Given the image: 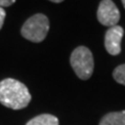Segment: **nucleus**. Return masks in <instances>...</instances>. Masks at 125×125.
Instances as JSON below:
<instances>
[{"label":"nucleus","instance_id":"nucleus-1","mask_svg":"<svg viewBox=\"0 0 125 125\" xmlns=\"http://www.w3.org/2000/svg\"><path fill=\"white\" fill-rule=\"evenodd\" d=\"M31 101L27 87L14 78H5L0 81V103L11 109L25 108Z\"/></svg>","mask_w":125,"mask_h":125},{"label":"nucleus","instance_id":"nucleus-2","mask_svg":"<svg viewBox=\"0 0 125 125\" xmlns=\"http://www.w3.org/2000/svg\"><path fill=\"white\" fill-rule=\"evenodd\" d=\"M70 64L80 79L87 80L92 76L94 71V57L88 47L79 46L74 49L70 56Z\"/></svg>","mask_w":125,"mask_h":125},{"label":"nucleus","instance_id":"nucleus-11","mask_svg":"<svg viewBox=\"0 0 125 125\" xmlns=\"http://www.w3.org/2000/svg\"><path fill=\"white\" fill-rule=\"evenodd\" d=\"M49 1L54 2V3H61V2H62V1H64V0H49Z\"/></svg>","mask_w":125,"mask_h":125},{"label":"nucleus","instance_id":"nucleus-12","mask_svg":"<svg viewBox=\"0 0 125 125\" xmlns=\"http://www.w3.org/2000/svg\"><path fill=\"white\" fill-rule=\"evenodd\" d=\"M122 1V4H123V6H124V9H125V0H121Z\"/></svg>","mask_w":125,"mask_h":125},{"label":"nucleus","instance_id":"nucleus-9","mask_svg":"<svg viewBox=\"0 0 125 125\" xmlns=\"http://www.w3.org/2000/svg\"><path fill=\"white\" fill-rule=\"evenodd\" d=\"M16 2V0H0V7H9L13 5Z\"/></svg>","mask_w":125,"mask_h":125},{"label":"nucleus","instance_id":"nucleus-3","mask_svg":"<svg viewBox=\"0 0 125 125\" xmlns=\"http://www.w3.org/2000/svg\"><path fill=\"white\" fill-rule=\"evenodd\" d=\"M49 31V20L44 14H36L27 19L21 28V34L26 40L40 43L45 40Z\"/></svg>","mask_w":125,"mask_h":125},{"label":"nucleus","instance_id":"nucleus-7","mask_svg":"<svg viewBox=\"0 0 125 125\" xmlns=\"http://www.w3.org/2000/svg\"><path fill=\"white\" fill-rule=\"evenodd\" d=\"M26 125H60V121L53 115L42 114L29 120Z\"/></svg>","mask_w":125,"mask_h":125},{"label":"nucleus","instance_id":"nucleus-8","mask_svg":"<svg viewBox=\"0 0 125 125\" xmlns=\"http://www.w3.org/2000/svg\"><path fill=\"white\" fill-rule=\"evenodd\" d=\"M113 77L118 83L125 85V64L118 66L113 72Z\"/></svg>","mask_w":125,"mask_h":125},{"label":"nucleus","instance_id":"nucleus-4","mask_svg":"<svg viewBox=\"0 0 125 125\" xmlns=\"http://www.w3.org/2000/svg\"><path fill=\"white\" fill-rule=\"evenodd\" d=\"M97 18L102 25L113 27L120 20V11L112 0H101L97 10Z\"/></svg>","mask_w":125,"mask_h":125},{"label":"nucleus","instance_id":"nucleus-10","mask_svg":"<svg viewBox=\"0 0 125 125\" xmlns=\"http://www.w3.org/2000/svg\"><path fill=\"white\" fill-rule=\"evenodd\" d=\"M5 10L4 9H2V7H0V29L2 28L3 26V23H4V20H5Z\"/></svg>","mask_w":125,"mask_h":125},{"label":"nucleus","instance_id":"nucleus-5","mask_svg":"<svg viewBox=\"0 0 125 125\" xmlns=\"http://www.w3.org/2000/svg\"><path fill=\"white\" fill-rule=\"evenodd\" d=\"M124 34L123 27L119 25L109 27L105 32L104 46L111 55H118L121 52V41Z\"/></svg>","mask_w":125,"mask_h":125},{"label":"nucleus","instance_id":"nucleus-6","mask_svg":"<svg viewBox=\"0 0 125 125\" xmlns=\"http://www.w3.org/2000/svg\"><path fill=\"white\" fill-rule=\"evenodd\" d=\"M99 125H125V111L108 113L102 117Z\"/></svg>","mask_w":125,"mask_h":125}]
</instances>
